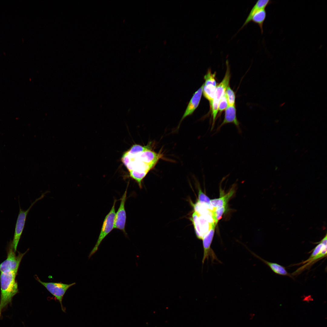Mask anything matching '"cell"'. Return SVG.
I'll return each instance as SVG.
<instances>
[{
  "label": "cell",
  "mask_w": 327,
  "mask_h": 327,
  "mask_svg": "<svg viewBox=\"0 0 327 327\" xmlns=\"http://www.w3.org/2000/svg\"><path fill=\"white\" fill-rule=\"evenodd\" d=\"M48 192V191H46L42 193L40 197L37 198L31 203L29 207L27 210H23L21 208L20 209L19 213L15 225L14 238L12 244L14 250L15 252L16 251L19 240L23 230L26 217L29 212L33 206L37 202L43 198L45 196V195Z\"/></svg>",
  "instance_id": "obj_3"
},
{
  "label": "cell",
  "mask_w": 327,
  "mask_h": 327,
  "mask_svg": "<svg viewBox=\"0 0 327 327\" xmlns=\"http://www.w3.org/2000/svg\"><path fill=\"white\" fill-rule=\"evenodd\" d=\"M216 226V224L215 223L213 224L211 228L205 234L202 239L203 248V256L202 261L203 264L205 259H208L210 256L212 258L213 260L214 259L217 260L215 254L210 248Z\"/></svg>",
  "instance_id": "obj_9"
},
{
  "label": "cell",
  "mask_w": 327,
  "mask_h": 327,
  "mask_svg": "<svg viewBox=\"0 0 327 327\" xmlns=\"http://www.w3.org/2000/svg\"><path fill=\"white\" fill-rule=\"evenodd\" d=\"M17 274V272L10 270L1 272L0 317L2 310L12 303L13 297L18 292V285L15 280Z\"/></svg>",
  "instance_id": "obj_1"
},
{
  "label": "cell",
  "mask_w": 327,
  "mask_h": 327,
  "mask_svg": "<svg viewBox=\"0 0 327 327\" xmlns=\"http://www.w3.org/2000/svg\"><path fill=\"white\" fill-rule=\"evenodd\" d=\"M35 279L59 301L61 304L62 310L64 311L62 303L63 296L67 290L72 286L75 285V282L67 284L61 282H43L37 276H36Z\"/></svg>",
  "instance_id": "obj_5"
},
{
  "label": "cell",
  "mask_w": 327,
  "mask_h": 327,
  "mask_svg": "<svg viewBox=\"0 0 327 327\" xmlns=\"http://www.w3.org/2000/svg\"><path fill=\"white\" fill-rule=\"evenodd\" d=\"M117 201V200L114 199L113 205L111 210L104 218L97 241L88 256L89 259H90L96 252L101 243L104 239L114 228V219L116 213L115 205Z\"/></svg>",
  "instance_id": "obj_2"
},
{
  "label": "cell",
  "mask_w": 327,
  "mask_h": 327,
  "mask_svg": "<svg viewBox=\"0 0 327 327\" xmlns=\"http://www.w3.org/2000/svg\"><path fill=\"white\" fill-rule=\"evenodd\" d=\"M216 75V72L212 73L210 69H209L204 77L205 82L204 85L210 87H216V82L215 79Z\"/></svg>",
  "instance_id": "obj_16"
},
{
  "label": "cell",
  "mask_w": 327,
  "mask_h": 327,
  "mask_svg": "<svg viewBox=\"0 0 327 327\" xmlns=\"http://www.w3.org/2000/svg\"><path fill=\"white\" fill-rule=\"evenodd\" d=\"M235 187V186H233L227 193L220 196L219 198L210 200L212 206L215 208L227 205L229 200L234 193Z\"/></svg>",
  "instance_id": "obj_13"
},
{
  "label": "cell",
  "mask_w": 327,
  "mask_h": 327,
  "mask_svg": "<svg viewBox=\"0 0 327 327\" xmlns=\"http://www.w3.org/2000/svg\"><path fill=\"white\" fill-rule=\"evenodd\" d=\"M226 70L225 75L221 82L216 85L214 99L212 104L210 107L212 113L216 114L218 112V107L219 102L225 93L226 91L229 86L230 77V66L228 60L226 62Z\"/></svg>",
  "instance_id": "obj_4"
},
{
  "label": "cell",
  "mask_w": 327,
  "mask_h": 327,
  "mask_svg": "<svg viewBox=\"0 0 327 327\" xmlns=\"http://www.w3.org/2000/svg\"><path fill=\"white\" fill-rule=\"evenodd\" d=\"M228 106L226 95L225 93L221 99L218 105V111L220 113L226 109Z\"/></svg>",
  "instance_id": "obj_22"
},
{
  "label": "cell",
  "mask_w": 327,
  "mask_h": 327,
  "mask_svg": "<svg viewBox=\"0 0 327 327\" xmlns=\"http://www.w3.org/2000/svg\"><path fill=\"white\" fill-rule=\"evenodd\" d=\"M272 1L269 0H259L257 1L251 9L244 23L239 31L247 25L251 21L253 16L258 10L266 8V7L272 3Z\"/></svg>",
  "instance_id": "obj_12"
},
{
  "label": "cell",
  "mask_w": 327,
  "mask_h": 327,
  "mask_svg": "<svg viewBox=\"0 0 327 327\" xmlns=\"http://www.w3.org/2000/svg\"><path fill=\"white\" fill-rule=\"evenodd\" d=\"M203 84L193 94L190 100L180 122L185 118L191 114L198 106L203 93Z\"/></svg>",
  "instance_id": "obj_11"
},
{
  "label": "cell",
  "mask_w": 327,
  "mask_h": 327,
  "mask_svg": "<svg viewBox=\"0 0 327 327\" xmlns=\"http://www.w3.org/2000/svg\"><path fill=\"white\" fill-rule=\"evenodd\" d=\"M227 209V205L219 207L214 208L212 211L213 216L215 223L216 225L219 221L221 219L223 214L225 213Z\"/></svg>",
  "instance_id": "obj_20"
},
{
  "label": "cell",
  "mask_w": 327,
  "mask_h": 327,
  "mask_svg": "<svg viewBox=\"0 0 327 327\" xmlns=\"http://www.w3.org/2000/svg\"><path fill=\"white\" fill-rule=\"evenodd\" d=\"M251 252L255 256L261 260L268 265L272 271L276 273L281 275L289 276V274L288 273L285 268L283 266L277 263L270 262L266 261L253 252Z\"/></svg>",
  "instance_id": "obj_14"
},
{
  "label": "cell",
  "mask_w": 327,
  "mask_h": 327,
  "mask_svg": "<svg viewBox=\"0 0 327 327\" xmlns=\"http://www.w3.org/2000/svg\"><path fill=\"white\" fill-rule=\"evenodd\" d=\"M127 189V187L120 199V206L115 213L114 222V228L122 231L126 236L127 235L125 230L127 216L125 205L126 200Z\"/></svg>",
  "instance_id": "obj_8"
},
{
  "label": "cell",
  "mask_w": 327,
  "mask_h": 327,
  "mask_svg": "<svg viewBox=\"0 0 327 327\" xmlns=\"http://www.w3.org/2000/svg\"><path fill=\"white\" fill-rule=\"evenodd\" d=\"M151 149L150 145L144 146L135 144L133 145L126 152L130 155H134L145 151L151 150Z\"/></svg>",
  "instance_id": "obj_19"
},
{
  "label": "cell",
  "mask_w": 327,
  "mask_h": 327,
  "mask_svg": "<svg viewBox=\"0 0 327 327\" xmlns=\"http://www.w3.org/2000/svg\"><path fill=\"white\" fill-rule=\"evenodd\" d=\"M216 87H212L203 84V92L204 97L209 101L211 107L214 99Z\"/></svg>",
  "instance_id": "obj_17"
},
{
  "label": "cell",
  "mask_w": 327,
  "mask_h": 327,
  "mask_svg": "<svg viewBox=\"0 0 327 327\" xmlns=\"http://www.w3.org/2000/svg\"><path fill=\"white\" fill-rule=\"evenodd\" d=\"M191 220L193 224L196 236L200 239L202 240L212 225L214 224H211L205 217L198 214L194 211L192 215Z\"/></svg>",
  "instance_id": "obj_7"
},
{
  "label": "cell",
  "mask_w": 327,
  "mask_h": 327,
  "mask_svg": "<svg viewBox=\"0 0 327 327\" xmlns=\"http://www.w3.org/2000/svg\"><path fill=\"white\" fill-rule=\"evenodd\" d=\"M266 17V12L265 8L260 9L257 11L252 17L251 21L257 24L259 26L263 34V25Z\"/></svg>",
  "instance_id": "obj_15"
},
{
  "label": "cell",
  "mask_w": 327,
  "mask_h": 327,
  "mask_svg": "<svg viewBox=\"0 0 327 327\" xmlns=\"http://www.w3.org/2000/svg\"><path fill=\"white\" fill-rule=\"evenodd\" d=\"M225 93L227 96L228 105H235V95L234 91L228 86L226 91Z\"/></svg>",
  "instance_id": "obj_21"
},
{
  "label": "cell",
  "mask_w": 327,
  "mask_h": 327,
  "mask_svg": "<svg viewBox=\"0 0 327 327\" xmlns=\"http://www.w3.org/2000/svg\"><path fill=\"white\" fill-rule=\"evenodd\" d=\"M230 123L234 124L237 128L239 133H241L239 126V123L236 117V111L235 105H228L226 109L224 119L222 123L217 128V131H218L223 125Z\"/></svg>",
  "instance_id": "obj_10"
},
{
  "label": "cell",
  "mask_w": 327,
  "mask_h": 327,
  "mask_svg": "<svg viewBox=\"0 0 327 327\" xmlns=\"http://www.w3.org/2000/svg\"><path fill=\"white\" fill-rule=\"evenodd\" d=\"M197 201L201 204L205 206L208 209L212 211L213 210L214 208L211 205L210 200L203 193L200 189H199L198 199Z\"/></svg>",
  "instance_id": "obj_18"
},
{
  "label": "cell",
  "mask_w": 327,
  "mask_h": 327,
  "mask_svg": "<svg viewBox=\"0 0 327 327\" xmlns=\"http://www.w3.org/2000/svg\"><path fill=\"white\" fill-rule=\"evenodd\" d=\"M28 250L23 253H18V255L16 256L15 251L11 244L8 251L6 259L0 265V272L10 270L18 272L22 259Z\"/></svg>",
  "instance_id": "obj_6"
}]
</instances>
